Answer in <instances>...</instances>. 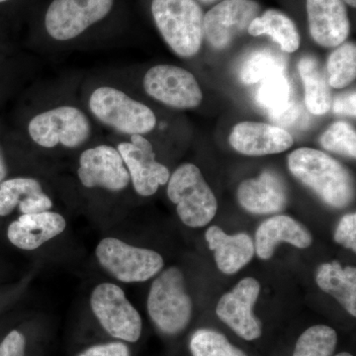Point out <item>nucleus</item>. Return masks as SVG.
<instances>
[{
  "label": "nucleus",
  "instance_id": "nucleus-1",
  "mask_svg": "<svg viewBox=\"0 0 356 356\" xmlns=\"http://www.w3.org/2000/svg\"><path fill=\"white\" fill-rule=\"evenodd\" d=\"M83 74L33 83L20 92L13 129L33 153H77L102 139L81 98Z\"/></svg>",
  "mask_w": 356,
  "mask_h": 356
},
{
  "label": "nucleus",
  "instance_id": "nucleus-2",
  "mask_svg": "<svg viewBox=\"0 0 356 356\" xmlns=\"http://www.w3.org/2000/svg\"><path fill=\"white\" fill-rule=\"evenodd\" d=\"M127 11V0H39L28 13L27 48L49 57L113 48Z\"/></svg>",
  "mask_w": 356,
  "mask_h": 356
},
{
  "label": "nucleus",
  "instance_id": "nucleus-3",
  "mask_svg": "<svg viewBox=\"0 0 356 356\" xmlns=\"http://www.w3.org/2000/svg\"><path fill=\"white\" fill-rule=\"evenodd\" d=\"M81 98L93 121L108 135L128 138L146 137L158 128L154 110L131 92L111 70L92 72L83 76Z\"/></svg>",
  "mask_w": 356,
  "mask_h": 356
},
{
  "label": "nucleus",
  "instance_id": "nucleus-4",
  "mask_svg": "<svg viewBox=\"0 0 356 356\" xmlns=\"http://www.w3.org/2000/svg\"><path fill=\"white\" fill-rule=\"evenodd\" d=\"M288 168L293 177L332 208L341 209L353 200V185L350 172L324 152L300 147L289 154Z\"/></svg>",
  "mask_w": 356,
  "mask_h": 356
},
{
  "label": "nucleus",
  "instance_id": "nucleus-5",
  "mask_svg": "<svg viewBox=\"0 0 356 356\" xmlns=\"http://www.w3.org/2000/svg\"><path fill=\"white\" fill-rule=\"evenodd\" d=\"M156 30L179 58L197 55L204 39L202 8L196 0H149Z\"/></svg>",
  "mask_w": 356,
  "mask_h": 356
},
{
  "label": "nucleus",
  "instance_id": "nucleus-6",
  "mask_svg": "<svg viewBox=\"0 0 356 356\" xmlns=\"http://www.w3.org/2000/svg\"><path fill=\"white\" fill-rule=\"evenodd\" d=\"M166 193L177 205L178 217L191 228H202L216 216L217 199L193 163H184L170 173Z\"/></svg>",
  "mask_w": 356,
  "mask_h": 356
},
{
  "label": "nucleus",
  "instance_id": "nucleus-7",
  "mask_svg": "<svg viewBox=\"0 0 356 356\" xmlns=\"http://www.w3.org/2000/svg\"><path fill=\"white\" fill-rule=\"evenodd\" d=\"M192 308L184 273L178 267L165 269L154 280L147 297V312L161 332L172 336L186 329Z\"/></svg>",
  "mask_w": 356,
  "mask_h": 356
},
{
  "label": "nucleus",
  "instance_id": "nucleus-8",
  "mask_svg": "<svg viewBox=\"0 0 356 356\" xmlns=\"http://www.w3.org/2000/svg\"><path fill=\"white\" fill-rule=\"evenodd\" d=\"M76 175L86 191L120 193L131 184L120 153L108 139H100L77 154Z\"/></svg>",
  "mask_w": 356,
  "mask_h": 356
},
{
  "label": "nucleus",
  "instance_id": "nucleus-9",
  "mask_svg": "<svg viewBox=\"0 0 356 356\" xmlns=\"http://www.w3.org/2000/svg\"><path fill=\"white\" fill-rule=\"evenodd\" d=\"M140 86L147 97L168 108H195L202 102V91L195 76L177 65L159 64L149 67L143 74Z\"/></svg>",
  "mask_w": 356,
  "mask_h": 356
},
{
  "label": "nucleus",
  "instance_id": "nucleus-10",
  "mask_svg": "<svg viewBox=\"0 0 356 356\" xmlns=\"http://www.w3.org/2000/svg\"><path fill=\"white\" fill-rule=\"evenodd\" d=\"M96 257L107 273L125 283L151 280L165 266L159 252L133 247L116 238H103L96 248Z\"/></svg>",
  "mask_w": 356,
  "mask_h": 356
},
{
  "label": "nucleus",
  "instance_id": "nucleus-11",
  "mask_svg": "<svg viewBox=\"0 0 356 356\" xmlns=\"http://www.w3.org/2000/svg\"><path fill=\"white\" fill-rule=\"evenodd\" d=\"M120 153L130 175L131 184L138 195L149 197L159 186L168 184L170 172L156 159L153 143L146 137L133 135L128 138L108 135Z\"/></svg>",
  "mask_w": 356,
  "mask_h": 356
},
{
  "label": "nucleus",
  "instance_id": "nucleus-12",
  "mask_svg": "<svg viewBox=\"0 0 356 356\" xmlns=\"http://www.w3.org/2000/svg\"><path fill=\"white\" fill-rule=\"evenodd\" d=\"M90 306L98 322L110 336L127 343L139 341L143 331L142 318L120 287L113 283L97 285L91 294Z\"/></svg>",
  "mask_w": 356,
  "mask_h": 356
},
{
  "label": "nucleus",
  "instance_id": "nucleus-13",
  "mask_svg": "<svg viewBox=\"0 0 356 356\" xmlns=\"http://www.w3.org/2000/svg\"><path fill=\"white\" fill-rule=\"evenodd\" d=\"M259 292V281L243 278L233 290L222 295L217 304L218 318L245 341H255L262 334L261 322L254 314Z\"/></svg>",
  "mask_w": 356,
  "mask_h": 356
},
{
  "label": "nucleus",
  "instance_id": "nucleus-14",
  "mask_svg": "<svg viewBox=\"0 0 356 356\" xmlns=\"http://www.w3.org/2000/svg\"><path fill=\"white\" fill-rule=\"evenodd\" d=\"M259 10L261 6L254 0H222L204 14V37L213 48L226 49L248 30Z\"/></svg>",
  "mask_w": 356,
  "mask_h": 356
},
{
  "label": "nucleus",
  "instance_id": "nucleus-15",
  "mask_svg": "<svg viewBox=\"0 0 356 356\" xmlns=\"http://www.w3.org/2000/svg\"><path fill=\"white\" fill-rule=\"evenodd\" d=\"M312 39L324 48L341 46L350 33L343 0H306Z\"/></svg>",
  "mask_w": 356,
  "mask_h": 356
},
{
  "label": "nucleus",
  "instance_id": "nucleus-16",
  "mask_svg": "<svg viewBox=\"0 0 356 356\" xmlns=\"http://www.w3.org/2000/svg\"><path fill=\"white\" fill-rule=\"evenodd\" d=\"M53 206L43 180L35 175H15L0 184V217L17 208L21 214H36L51 211Z\"/></svg>",
  "mask_w": 356,
  "mask_h": 356
},
{
  "label": "nucleus",
  "instance_id": "nucleus-17",
  "mask_svg": "<svg viewBox=\"0 0 356 356\" xmlns=\"http://www.w3.org/2000/svg\"><path fill=\"white\" fill-rule=\"evenodd\" d=\"M229 140L238 153L250 156L283 153L294 143L292 136L285 129L248 121L236 124Z\"/></svg>",
  "mask_w": 356,
  "mask_h": 356
},
{
  "label": "nucleus",
  "instance_id": "nucleus-18",
  "mask_svg": "<svg viewBox=\"0 0 356 356\" xmlns=\"http://www.w3.org/2000/svg\"><path fill=\"white\" fill-rule=\"evenodd\" d=\"M238 200L243 209L252 214H273L286 206V186L277 173L266 170L259 177L250 178L240 184Z\"/></svg>",
  "mask_w": 356,
  "mask_h": 356
},
{
  "label": "nucleus",
  "instance_id": "nucleus-19",
  "mask_svg": "<svg viewBox=\"0 0 356 356\" xmlns=\"http://www.w3.org/2000/svg\"><path fill=\"white\" fill-rule=\"evenodd\" d=\"M67 227L62 215L53 211L21 214L7 229L9 242L23 250H34L60 235Z\"/></svg>",
  "mask_w": 356,
  "mask_h": 356
},
{
  "label": "nucleus",
  "instance_id": "nucleus-20",
  "mask_svg": "<svg viewBox=\"0 0 356 356\" xmlns=\"http://www.w3.org/2000/svg\"><path fill=\"white\" fill-rule=\"evenodd\" d=\"M280 243H288L293 247L307 248L313 243L309 229L305 226L285 215H276L266 220L255 233V254L259 259H271Z\"/></svg>",
  "mask_w": 356,
  "mask_h": 356
},
{
  "label": "nucleus",
  "instance_id": "nucleus-21",
  "mask_svg": "<svg viewBox=\"0 0 356 356\" xmlns=\"http://www.w3.org/2000/svg\"><path fill=\"white\" fill-rule=\"evenodd\" d=\"M206 242L215 252V261L222 273L235 274L250 264L255 254L254 243L245 233L228 235L220 227L211 226L206 231Z\"/></svg>",
  "mask_w": 356,
  "mask_h": 356
},
{
  "label": "nucleus",
  "instance_id": "nucleus-22",
  "mask_svg": "<svg viewBox=\"0 0 356 356\" xmlns=\"http://www.w3.org/2000/svg\"><path fill=\"white\" fill-rule=\"evenodd\" d=\"M318 286L332 295L353 317L356 316V270L355 267H343L337 261L318 266L316 275Z\"/></svg>",
  "mask_w": 356,
  "mask_h": 356
},
{
  "label": "nucleus",
  "instance_id": "nucleus-23",
  "mask_svg": "<svg viewBox=\"0 0 356 356\" xmlns=\"http://www.w3.org/2000/svg\"><path fill=\"white\" fill-rule=\"evenodd\" d=\"M300 77L305 91L307 109L314 115H323L331 109L332 92L327 74L318 58L304 56L299 60Z\"/></svg>",
  "mask_w": 356,
  "mask_h": 356
},
{
  "label": "nucleus",
  "instance_id": "nucleus-24",
  "mask_svg": "<svg viewBox=\"0 0 356 356\" xmlns=\"http://www.w3.org/2000/svg\"><path fill=\"white\" fill-rule=\"evenodd\" d=\"M252 36L268 35L283 51L294 53L300 47V35L296 25L286 14L268 9L252 21L248 28Z\"/></svg>",
  "mask_w": 356,
  "mask_h": 356
},
{
  "label": "nucleus",
  "instance_id": "nucleus-25",
  "mask_svg": "<svg viewBox=\"0 0 356 356\" xmlns=\"http://www.w3.org/2000/svg\"><path fill=\"white\" fill-rule=\"evenodd\" d=\"M34 58L13 51L0 57V105L21 92L34 77Z\"/></svg>",
  "mask_w": 356,
  "mask_h": 356
},
{
  "label": "nucleus",
  "instance_id": "nucleus-26",
  "mask_svg": "<svg viewBox=\"0 0 356 356\" xmlns=\"http://www.w3.org/2000/svg\"><path fill=\"white\" fill-rule=\"evenodd\" d=\"M257 102L271 119L292 104V86L285 72L273 74L261 81L257 91Z\"/></svg>",
  "mask_w": 356,
  "mask_h": 356
},
{
  "label": "nucleus",
  "instance_id": "nucleus-27",
  "mask_svg": "<svg viewBox=\"0 0 356 356\" xmlns=\"http://www.w3.org/2000/svg\"><path fill=\"white\" fill-rule=\"evenodd\" d=\"M287 60L284 56L273 50H259L252 54L243 65L240 79L243 83H261L273 74L286 72Z\"/></svg>",
  "mask_w": 356,
  "mask_h": 356
},
{
  "label": "nucleus",
  "instance_id": "nucleus-28",
  "mask_svg": "<svg viewBox=\"0 0 356 356\" xmlns=\"http://www.w3.org/2000/svg\"><path fill=\"white\" fill-rule=\"evenodd\" d=\"M327 79L334 88L350 86L356 76V47L353 42L341 44L327 58Z\"/></svg>",
  "mask_w": 356,
  "mask_h": 356
},
{
  "label": "nucleus",
  "instance_id": "nucleus-29",
  "mask_svg": "<svg viewBox=\"0 0 356 356\" xmlns=\"http://www.w3.org/2000/svg\"><path fill=\"white\" fill-rule=\"evenodd\" d=\"M337 344V334L332 327L316 325L299 337L292 356H332Z\"/></svg>",
  "mask_w": 356,
  "mask_h": 356
},
{
  "label": "nucleus",
  "instance_id": "nucleus-30",
  "mask_svg": "<svg viewBox=\"0 0 356 356\" xmlns=\"http://www.w3.org/2000/svg\"><path fill=\"white\" fill-rule=\"evenodd\" d=\"M192 356H248L224 334L212 329L197 330L191 339Z\"/></svg>",
  "mask_w": 356,
  "mask_h": 356
},
{
  "label": "nucleus",
  "instance_id": "nucleus-31",
  "mask_svg": "<svg viewBox=\"0 0 356 356\" xmlns=\"http://www.w3.org/2000/svg\"><path fill=\"white\" fill-rule=\"evenodd\" d=\"M321 146L327 151L355 159L356 134L346 122H336L320 138Z\"/></svg>",
  "mask_w": 356,
  "mask_h": 356
},
{
  "label": "nucleus",
  "instance_id": "nucleus-32",
  "mask_svg": "<svg viewBox=\"0 0 356 356\" xmlns=\"http://www.w3.org/2000/svg\"><path fill=\"white\" fill-rule=\"evenodd\" d=\"M334 238L339 245L356 252L355 213H350L341 218L334 232Z\"/></svg>",
  "mask_w": 356,
  "mask_h": 356
},
{
  "label": "nucleus",
  "instance_id": "nucleus-33",
  "mask_svg": "<svg viewBox=\"0 0 356 356\" xmlns=\"http://www.w3.org/2000/svg\"><path fill=\"white\" fill-rule=\"evenodd\" d=\"M13 128L7 129L0 126V184L9 178L10 165H9L8 145L15 138Z\"/></svg>",
  "mask_w": 356,
  "mask_h": 356
},
{
  "label": "nucleus",
  "instance_id": "nucleus-34",
  "mask_svg": "<svg viewBox=\"0 0 356 356\" xmlns=\"http://www.w3.org/2000/svg\"><path fill=\"white\" fill-rule=\"evenodd\" d=\"M0 356H26L24 334L13 330L0 343Z\"/></svg>",
  "mask_w": 356,
  "mask_h": 356
},
{
  "label": "nucleus",
  "instance_id": "nucleus-35",
  "mask_svg": "<svg viewBox=\"0 0 356 356\" xmlns=\"http://www.w3.org/2000/svg\"><path fill=\"white\" fill-rule=\"evenodd\" d=\"M77 356H131L130 350L121 341L96 344L86 348Z\"/></svg>",
  "mask_w": 356,
  "mask_h": 356
},
{
  "label": "nucleus",
  "instance_id": "nucleus-36",
  "mask_svg": "<svg viewBox=\"0 0 356 356\" xmlns=\"http://www.w3.org/2000/svg\"><path fill=\"white\" fill-rule=\"evenodd\" d=\"M356 95L355 91L337 96L334 100V112L339 115H348L355 117L356 115Z\"/></svg>",
  "mask_w": 356,
  "mask_h": 356
},
{
  "label": "nucleus",
  "instance_id": "nucleus-37",
  "mask_svg": "<svg viewBox=\"0 0 356 356\" xmlns=\"http://www.w3.org/2000/svg\"><path fill=\"white\" fill-rule=\"evenodd\" d=\"M300 115H301V108H300L298 103L293 102L285 111L275 118L271 119V121L275 122L278 125L277 127L280 128L291 127L299 120Z\"/></svg>",
  "mask_w": 356,
  "mask_h": 356
},
{
  "label": "nucleus",
  "instance_id": "nucleus-38",
  "mask_svg": "<svg viewBox=\"0 0 356 356\" xmlns=\"http://www.w3.org/2000/svg\"><path fill=\"white\" fill-rule=\"evenodd\" d=\"M39 0H0V8H14L16 10L27 14L31 11L33 7L36 6Z\"/></svg>",
  "mask_w": 356,
  "mask_h": 356
},
{
  "label": "nucleus",
  "instance_id": "nucleus-39",
  "mask_svg": "<svg viewBox=\"0 0 356 356\" xmlns=\"http://www.w3.org/2000/svg\"><path fill=\"white\" fill-rule=\"evenodd\" d=\"M13 50L11 49L8 42L0 36V57H1V56H6L7 54L13 53Z\"/></svg>",
  "mask_w": 356,
  "mask_h": 356
},
{
  "label": "nucleus",
  "instance_id": "nucleus-40",
  "mask_svg": "<svg viewBox=\"0 0 356 356\" xmlns=\"http://www.w3.org/2000/svg\"><path fill=\"white\" fill-rule=\"evenodd\" d=\"M343 2H346L348 6L353 7V8L356 7V0H343Z\"/></svg>",
  "mask_w": 356,
  "mask_h": 356
},
{
  "label": "nucleus",
  "instance_id": "nucleus-41",
  "mask_svg": "<svg viewBox=\"0 0 356 356\" xmlns=\"http://www.w3.org/2000/svg\"><path fill=\"white\" fill-rule=\"evenodd\" d=\"M199 1L203 2L205 4L213 3V2H216L218 0H199Z\"/></svg>",
  "mask_w": 356,
  "mask_h": 356
},
{
  "label": "nucleus",
  "instance_id": "nucleus-42",
  "mask_svg": "<svg viewBox=\"0 0 356 356\" xmlns=\"http://www.w3.org/2000/svg\"><path fill=\"white\" fill-rule=\"evenodd\" d=\"M332 356H353V355H350V353H337V355H332Z\"/></svg>",
  "mask_w": 356,
  "mask_h": 356
}]
</instances>
